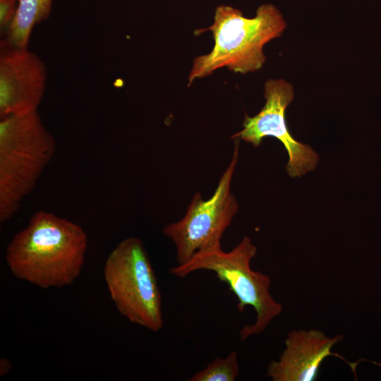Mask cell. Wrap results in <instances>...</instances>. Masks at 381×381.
<instances>
[{
    "label": "cell",
    "mask_w": 381,
    "mask_h": 381,
    "mask_svg": "<svg viewBox=\"0 0 381 381\" xmlns=\"http://www.w3.org/2000/svg\"><path fill=\"white\" fill-rule=\"evenodd\" d=\"M88 246L78 224L45 210L33 214L6 250L13 275L42 289L72 284L80 275Z\"/></svg>",
    "instance_id": "obj_1"
},
{
    "label": "cell",
    "mask_w": 381,
    "mask_h": 381,
    "mask_svg": "<svg viewBox=\"0 0 381 381\" xmlns=\"http://www.w3.org/2000/svg\"><path fill=\"white\" fill-rule=\"evenodd\" d=\"M286 27L282 13L271 4L260 6L250 18L231 6H217L213 23L195 32L200 35L210 31L214 44L210 53L193 60L188 86L223 67L242 74L260 69L266 59L265 44L280 37Z\"/></svg>",
    "instance_id": "obj_2"
},
{
    "label": "cell",
    "mask_w": 381,
    "mask_h": 381,
    "mask_svg": "<svg viewBox=\"0 0 381 381\" xmlns=\"http://www.w3.org/2000/svg\"><path fill=\"white\" fill-rule=\"evenodd\" d=\"M38 111L0 121V222L10 220L36 186L56 152Z\"/></svg>",
    "instance_id": "obj_3"
},
{
    "label": "cell",
    "mask_w": 381,
    "mask_h": 381,
    "mask_svg": "<svg viewBox=\"0 0 381 381\" xmlns=\"http://www.w3.org/2000/svg\"><path fill=\"white\" fill-rule=\"evenodd\" d=\"M256 252L250 238L244 236L229 252L223 251L221 244L217 243L198 250L186 262L169 270L171 274L181 278L195 271L212 272L236 296L239 312H243L246 306H252L256 312V320L241 329L242 341L264 332L283 310L282 305L271 295L270 277L250 267Z\"/></svg>",
    "instance_id": "obj_4"
},
{
    "label": "cell",
    "mask_w": 381,
    "mask_h": 381,
    "mask_svg": "<svg viewBox=\"0 0 381 381\" xmlns=\"http://www.w3.org/2000/svg\"><path fill=\"white\" fill-rule=\"evenodd\" d=\"M104 278L118 311L129 322L154 332L164 325L162 294L140 239L127 238L109 254Z\"/></svg>",
    "instance_id": "obj_5"
},
{
    "label": "cell",
    "mask_w": 381,
    "mask_h": 381,
    "mask_svg": "<svg viewBox=\"0 0 381 381\" xmlns=\"http://www.w3.org/2000/svg\"><path fill=\"white\" fill-rule=\"evenodd\" d=\"M230 164L222 174L213 195L207 200L196 193L185 216L167 225L163 234L174 243L178 265L186 262L198 250L220 243L238 209L231 192V182L238 158L239 139L234 138Z\"/></svg>",
    "instance_id": "obj_6"
},
{
    "label": "cell",
    "mask_w": 381,
    "mask_h": 381,
    "mask_svg": "<svg viewBox=\"0 0 381 381\" xmlns=\"http://www.w3.org/2000/svg\"><path fill=\"white\" fill-rule=\"evenodd\" d=\"M264 96L266 102L262 109L253 117L246 115L243 130L231 138L241 139L258 147L265 137H274L288 152L286 169L291 177L301 176L313 170L318 155L310 146L294 139L286 125L285 110L294 96L292 85L284 79H270L265 83Z\"/></svg>",
    "instance_id": "obj_7"
},
{
    "label": "cell",
    "mask_w": 381,
    "mask_h": 381,
    "mask_svg": "<svg viewBox=\"0 0 381 381\" xmlns=\"http://www.w3.org/2000/svg\"><path fill=\"white\" fill-rule=\"evenodd\" d=\"M47 72L43 61L28 48H4L0 55V117L37 111Z\"/></svg>",
    "instance_id": "obj_8"
},
{
    "label": "cell",
    "mask_w": 381,
    "mask_h": 381,
    "mask_svg": "<svg viewBox=\"0 0 381 381\" xmlns=\"http://www.w3.org/2000/svg\"><path fill=\"white\" fill-rule=\"evenodd\" d=\"M337 334L329 337L317 329H294L285 340V349L277 361H272L267 375L272 381H313L316 380L323 361L336 356L344 361L355 372L357 363H351L342 356L332 352L342 340Z\"/></svg>",
    "instance_id": "obj_9"
},
{
    "label": "cell",
    "mask_w": 381,
    "mask_h": 381,
    "mask_svg": "<svg viewBox=\"0 0 381 381\" xmlns=\"http://www.w3.org/2000/svg\"><path fill=\"white\" fill-rule=\"evenodd\" d=\"M52 0H18L13 20L6 29L5 45L28 48L34 27L49 18Z\"/></svg>",
    "instance_id": "obj_10"
},
{
    "label": "cell",
    "mask_w": 381,
    "mask_h": 381,
    "mask_svg": "<svg viewBox=\"0 0 381 381\" xmlns=\"http://www.w3.org/2000/svg\"><path fill=\"white\" fill-rule=\"evenodd\" d=\"M239 375L236 351L225 358L217 357L202 370L195 373L189 381H234Z\"/></svg>",
    "instance_id": "obj_11"
},
{
    "label": "cell",
    "mask_w": 381,
    "mask_h": 381,
    "mask_svg": "<svg viewBox=\"0 0 381 381\" xmlns=\"http://www.w3.org/2000/svg\"><path fill=\"white\" fill-rule=\"evenodd\" d=\"M18 6V0H0V28L6 30L13 20Z\"/></svg>",
    "instance_id": "obj_12"
},
{
    "label": "cell",
    "mask_w": 381,
    "mask_h": 381,
    "mask_svg": "<svg viewBox=\"0 0 381 381\" xmlns=\"http://www.w3.org/2000/svg\"><path fill=\"white\" fill-rule=\"evenodd\" d=\"M11 365L5 358H2L0 362V374L4 375L10 370Z\"/></svg>",
    "instance_id": "obj_13"
},
{
    "label": "cell",
    "mask_w": 381,
    "mask_h": 381,
    "mask_svg": "<svg viewBox=\"0 0 381 381\" xmlns=\"http://www.w3.org/2000/svg\"></svg>",
    "instance_id": "obj_14"
}]
</instances>
